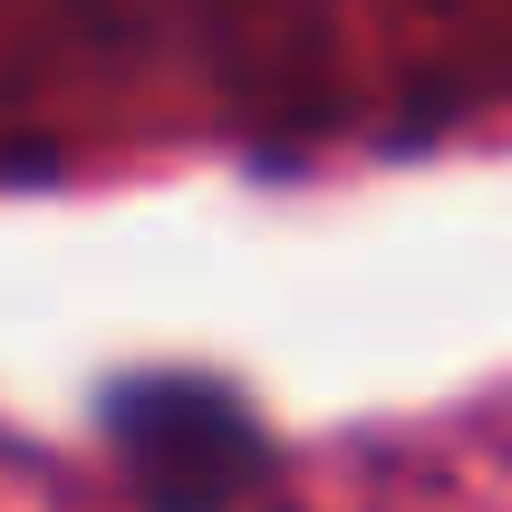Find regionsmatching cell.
Instances as JSON below:
<instances>
[{
  "label": "cell",
  "instance_id": "1",
  "mask_svg": "<svg viewBox=\"0 0 512 512\" xmlns=\"http://www.w3.org/2000/svg\"><path fill=\"white\" fill-rule=\"evenodd\" d=\"M97 435L136 512H252L271 493V426L232 377L136 368L97 397Z\"/></svg>",
  "mask_w": 512,
  "mask_h": 512
}]
</instances>
